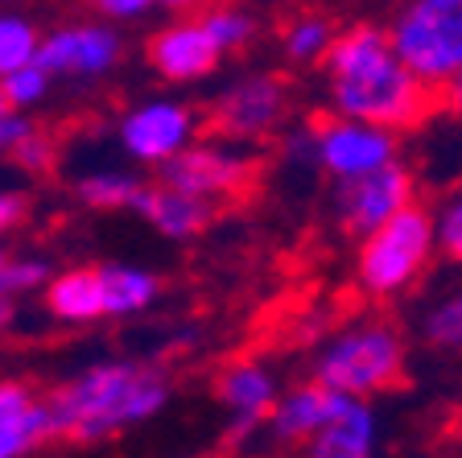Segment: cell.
I'll use <instances>...</instances> for the list:
<instances>
[{"label": "cell", "mask_w": 462, "mask_h": 458, "mask_svg": "<svg viewBox=\"0 0 462 458\" xmlns=\"http://www.w3.org/2000/svg\"><path fill=\"white\" fill-rule=\"evenodd\" d=\"M330 107L384 128H417L438 104V91L396 54L388 29L351 25L327 50Z\"/></svg>", "instance_id": "6da1fadb"}, {"label": "cell", "mask_w": 462, "mask_h": 458, "mask_svg": "<svg viewBox=\"0 0 462 458\" xmlns=\"http://www.w3.org/2000/svg\"><path fill=\"white\" fill-rule=\"evenodd\" d=\"M165 401H170V384L153 368L96 363L83 376L62 384L50 397V409H54L58 438L91 446V442H112L116 434L157 417Z\"/></svg>", "instance_id": "7a4b0ae2"}, {"label": "cell", "mask_w": 462, "mask_h": 458, "mask_svg": "<svg viewBox=\"0 0 462 458\" xmlns=\"http://www.w3.org/2000/svg\"><path fill=\"white\" fill-rule=\"evenodd\" d=\"M433 252H438V223L425 207L409 202L388 223H380L375 231H367L359 239L356 277L364 285V294L396 297L421 277Z\"/></svg>", "instance_id": "3957f363"}, {"label": "cell", "mask_w": 462, "mask_h": 458, "mask_svg": "<svg viewBox=\"0 0 462 458\" xmlns=\"http://www.w3.org/2000/svg\"><path fill=\"white\" fill-rule=\"evenodd\" d=\"M404 376V339L384 322H359L335 334L314 360V380L351 397L388 392Z\"/></svg>", "instance_id": "277c9868"}, {"label": "cell", "mask_w": 462, "mask_h": 458, "mask_svg": "<svg viewBox=\"0 0 462 458\" xmlns=\"http://www.w3.org/2000/svg\"><path fill=\"white\" fill-rule=\"evenodd\" d=\"M388 38L396 54L438 91L462 70V0H404Z\"/></svg>", "instance_id": "5b68a950"}, {"label": "cell", "mask_w": 462, "mask_h": 458, "mask_svg": "<svg viewBox=\"0 0 462 458\" xmlns=\"http://www.w3.org/2000/svg\"><path fill=\"white\" fill-rule=\"evenodd\" d=\"M409 202H413V173L396 157V162L380 165V170L356 173V178H335L330 215L338 220V228H343L346 236L364 239L367 231L388 223L396 210H404Z\"/></svg>", "instance_id": "8992f818"}, {"label": "cell", "mask_w": 462, "mask_h": 458, "mask_svg": "<svg viewBox=\"0 0 462 458\" xmlns=\"http://www.w3.org/2000/svg\"><path fill=\"white\" fill-rule=\"evenodd\" d=\"M314 136H318V165L330 178H356V173L380 170V165L396 162V153H401L396 128L356 120V116H338V112L335 120L318 125Z\"/></svg>", "instance_id": "52a82bcc"}, {"label": "cell", "mask_w": 462, "mask_h": 458, "mask_svg": "<svg viewBox=\"0 0 462 458\" xmlns=\"http://www.w3.org/2000/svg\"><path fill=\"white\" fill-rule=\"evenodd\" d=\"M285 107H289L285 79L248 75L219 91V99L211 107V125L215 133L231 136V141H260L285 120Z\"/></svg>", "instance_id": "ba28073f"}, {"label": "cell", "mask_w": 462, "mask_h": 458, "mask_svg": "<svg viewBox=\"0 0 462 458\" xmlns=\"http://www.w3.org/2000/svg\"><path fill=\"white\" fill-rule=\"evenodd\" d=\"M120 149L141 165H162L194 141V112L178 99H144L120 116Z\"/></svg>", "instance_id": "9c48e42d"}, {"label": "cell", "mask_w": 462, "mask_h": 458, "mask_svg": "<svg viewBox=\"0 0 462 458\" xmlns=\"http://www.w3.org/2000/svg\"><path fill=\"white\" fill-rule=\"evenodd\" d=\"M125 42L112 25H62L46 33L38 46V62L54 79H104L120 67Z\"/></svg>", "instance_id": "30bf717a"}, {"label": "cell", "mask_w": 462, "mask_h": 458, "mask_svg": "<svg viewBox=\"0 0 462 458\" xmlns=\"http://www.w3.org/2000/svg\"><path fill=\"white\" fill-rule=\"evenodd\" d=\"M162 182L178 186V191L202 194V199H223V194L244 191L256 173V165L244 157L240 149L227 145H186L178 157L157 165Z\"/></svg>", "instance_id": "8fae6325"}, {"label": "cell", "mask_w": 462, "mask_h": 458, "mask_svg": "<svg viewBox=\"0 0 462 458\" xmlns=\"http://www.w3.org/2000/svg\"><path fill=\"white\" fill-rule=\"evenodd\" d=\"M219 58L223 50L211 38V29H207L202 17L173 21V25L157 29L149 38V62L170 83H199V79H207L219 67Z\"/></svg>", "instance_id": "7c38bea8"}, {"label": "cell", "mask_w": 462, "mask_h": 458, "mask_svg": "<svg viewBox=\"0 0 462 458\" xmlns=\"http://www.w3.org/2000/svg\"><path fill=\"white\" fill-rule=\"evenodd\" d=\"M380 446V417L367 405V397H351L338 392L335 409H330L327 425L314 434L310 454L318 458H367Z\"/></svg>", "instance_id": "4fadbf2b"}, {"label": "cell", "mask_w": 462, "mask_h": 458, "mask_svg": "<svg viewBox=\"0 0 462 458\" xmlns=\"http://www.w3.org/2000/svg\"><path fill=\"white\" fill-rule=\"evenodd\" d=\"M133 210L141 220H149L165 239H194L199 231H207L215 207L211 199L190 191H178L170 182H157V186H141L133 199Z\"/></svg>", "instance_id": "5bb4252c"}, {"label": "cell", "mask_w": 462, "mask_h": 458, "mask_svg": "<svg viewBox=\"0 0 462 458\" xmlns=\"http://www.w3.org/2000/svg\"><path fill=\"white\" fill-rule=\"evenodd\" d=\"M335 388H327V384H301V388L285 392V397H277V405H273L269 413V434L273 442H281V446H293V442H314V434L327 425L330 409H335Z\"/></svg>", "instance_id": "9a60e30c"}, {"label": "cell", "mask_w": 462, "mask_h": 458, "mask_svg": "<svg viewBox=\"0 0 462 458\" xmlns=\"http://www.w3.org/2000/svg\"><path fill=\"white\" fill-rule=\"evenodd\" d=\"M46 310L58 322H75V326L107 318L99 268H67V273H54V277L46 281Z\"/></svg>", "instance_id": "2e32d148"}, {"label": "cell", "mask_w": 462, "mask_h": 458, "mask_svg": "<svg viewBox=\"0 0 462 458\" xmlns=\"http://www.w3.org/2000/svg\"><path fill=\"white\" fill-rule=\"evenodd\" d=\"M215 392H219V405L227 413H236V417H260V421H269L273 405L281 397L277 380H273V372L264 363H231V368H223Z\"/></svg>", "instance_id": "e0dca14e"}, {"label": "cell", "mask_w": 462, "mask_h": 458, "mask_svg": "<svg viewBox=\"0 0 462 458\" xmlns=\"http://www.w3.org/2000/svg\"><path fill=\"white\" fill-rule=\"evenodd\" d=\"M99 281H104L107 318L141 314L144 305H153L157 297V277L149 268H136V265H99Z\"/></svg>", "instance_id": "ac0fdd59"}, {"label": "cell", "mask_w": 462, "mask_h": 458, "mask_svg": "<svg viewBox=\"0 0 462 458\" xmlns=\"http://www.w3.org/2000/svg\"><path fill=\"white\" fill-rule=\"evenodd\" d=\"M144 182L128 170H96V173H83L75 182L79 199L87 207H99V210H112V207H133L136 191H141Z\"/></svg>", "instance_id": "d6986e66"}, {"label": "cell", "mask_w": 462, "mask_h": 458, "mask_svg": "<svg viewBox=\"0 0 462 458\" xmlns=\"http://www.w3.org/2000/svg\"><path fill=\"white\" fill-rule=\"evenodd\" d=\"M335 38H338V33H335V25H330L327 17L306 13V17H293L285 25V33H281V46H285V54L293 58V62H322Z\"/></svg>", "instance_id": "ffe728a7"}, {"label": "cell", "mask_w": 462, "mask_h": 458, "mask_svg": "<svg viewBox=\"0 0 462 458\" xmlns=\"http://www.w3.org/2000/svg\"><path fill=\"white\" fill-rule=\"evenodd\" d=\"M38 46H42V33L33 21L17 17V13H0V79L29 67L38 58Z\"/></svg>", "instance_id": "44dd1931"}, {"label": "cell", "mask_w": 462, "mask_h": 458, "mask_svg": "<svg viewBox=\"0 0 462 458\" xmlns=\"http://www.w3.org/2000/svg\"><path fill=\"white\" fill-rule=\"evenodd\" d=\"M50 438H58L54 409H50V401H38L17 425H5V430H0V458L29 454V450H38L42 442H50Z\"/></svg>", "instance_id": "7402d4cb"}, {"label": "cell", "mask_w": 462, "mask_h": 458, "mask_svg": "<svg viewBox=\"0 0 462 458\" xmlns=\"http://www.w3.org/2000/svg\"><path fill=\"white\" fill-rule=\"evenodd\" d=\"M421 334L438 351H462V289L433 305L421 322Z\"/></svg>", "instance_id": "603a6c76"}, {"label": "cell", "mask_w": 462, "mask_h": 458, "mask_svg": "<svg viewBox=\"0 0 462 458\" xmlns=\"http://www.w3.org/2000/svg\"><path fill=\"white\" fill-rule=\"evenodd\" d=\"M5 83V91H9V104L17 107V112H29V107H38L42 99L50 96V83H54V75H50L46 67H42L38 58L29 62V67L13 70V75L0 79Z\"/></svg>", "instance_id": "cb8c5ba5"}, {"label": "cell", "mask_w": 462, "mask_h": 458, "mask_svg": "<svg viewBox=\"0 0 462 458\" xmlns=\"http://www.w3.org/2000/svg\"><path fill=\"white\" fill-rule=\"evenodd\" d=\"M202 21H207V29H211V38L219 42L223 54H231V50H244L252 42V33H256V21H252V13L231 9V5H219V9H211Z\"/></svg>", "instance_id": "d4e9b609"}, {"label": "cell", "mask_w": 462, "mask_h": 458, "mask_svg": "<svg viewBox=\"0 0 462 458\" xmlns=\"http://www.w3.org/2000/svg\"><path fill=\"white\" fill-rule=\"evenodd\" d=\"M433 223H438V252H442L446 260H454V265H462V194H454V199L433 215Z\"/></svg>", "instance_id": "484cf974"}, {"label": "cell", "mask_w": 462, "mask_h": 458, "mask_svg": "<svg viewBox=\"0 0 462 458\" xmlns=\"http://www.w3.org/2000/svg\"><path fill=\"white\" fill-rule=\"evenodd\" d=\"M9 157L29 173H46V170H54V141L46 133H38V128H29Z\"/></svg>", "instance_id": "4316f807"}, {"label": "cell", "mask_w": 462, "mask_h": 458, "mask_svg": "<svg viewBox=\"0 0 462 458\" xmlns=\"http://www.w3.org/2000/svg\"><path fill=\"white\" fill-rule=\"evenodd\" d=\"M50 281V265L46 260H9L5 273H0V294H25V289H38Z\"/></svg>", "instance_id": "83f0119b"}, {"label": "cell", "mask_w": 462, "mask_h": 458, "mask_svg": "<svg viewBox=\"0 0 462 458\" xmlns=\"http://www.w3.org/2000/svg\"><path fill=\"white\" fill-rule=\"evenodd\" d=\"M33 405H38V397H33L25 384L0 380V430H5V425H17V421L25 417Z\"/></svg>", "instance_id": "f1b7e54d"}, {"label": "cell", "mask_w": 462, "mask_h": 458, "mask_svg": "<svg viewBox=\"0 0 462 458\" xmlns=\"http://www.w3.org/2000/svg\"><path fill=\"white\" fill-rule=\"evenodd\" d=\"M91 5H96L104 17H112V21H133V17H144L157 0H91Z\"/></svg>", "instance_id": "f546056e"}, {"label": "cell", "mask_w": 462, "mask_h": 458, "mask_svg": "<svg viewBox=\"0 0 462 458\" xmlns=\"http://www.w3.org/2000/svg\"><path fill=\"white\" fill-rule=\"evenodd\" d=\"M29 128H33V125H29V120L17 112V107H13V112H5V116H0V157H9V153L17 149V141H21V136L29 133Z\"/></svg>", "instance_id": "4dcf8cb0"}, {"label": "cell", "mask_w": 462, "mask_h": 458, "mask_svg": "<svg viewBox=\"0 0 462 458\" xmlns=\"http://www.w3.org/2000/svg\"><path fill=\"white\" fill-rule=\"evenodd\" d=\"M25 220V199L17 191H0V236Z\"/></svg>", "instance_id": "1f68e13d"}, {"label": "cell", "mask_w": 462, "mask_h": 458, "mask_svg": "<svg viewBox=\"0 0 462 458\" xmlns=\"http://www.w3.org/2000/svg\"><path fill=\"white\" fill-rule=\"evenodd\" d=\"M438 104H442L450 116H462V70H458V75H450L442 87H438Z\"/></svg>", "instance_id": "d6a6232c"}, {"label": "cell", "mask_w": 462, "mask_h": 458, "mask_svg": "<svg viewBox=\"0 0 462 458\" xmlns=\"http://www.w3.org/2000/svg\"><path fill=\"white\" fill-rule=\"evenodd\" d=\"M162 9H173V13H190V9H202V5H211V0H157Z\"/></svg>", "instance_id": "836d02e7"}, {"label": "cell", "mask_w": 462, "mask_h": 458, "mask_svg": "<svg viewBox=\"0 0 462 458\" xmlns=\"http://www.w3.org/2000/svg\"><path fill=\"white\" fill-rule=\"evenodd\" d=\"M13 310H17V305H13V297H9V294H0V331H5V326L13 322Z\"/></svg>", "instance_id": "e575fe53"}, {"label": "cell", "mask_w": 462, "mask_h": 458, "mask_svg": "<svg viewBox=\"0 0 462 458\" xmlns=\"http://www.w3.org/2000/svg\"><path fill=\"white\" fill-rule=\"evenodd\" d=\"M5 112H13V104H9V91H5V83H0V116Z\"/></svg>", "instance_id": "d590c367"}, {"label": "cell", "mask_w": 462, "mask_h": 458, "mask_svg": "<svg viewBox=\"0 0 462 458\" xmlns=\"http://www.w3.org/2000/svg\"><path fill=\"white\" fill-rule=\"evenodd\" d=\"M5 265H9V252H5V244H0V273H5Z\"/></svg>", "instance_id": "8d00e7d4"}, {"label": "cell", "mask_w": 462, "mask_h": 458, "mask_svg": "<svg viewBox=\"0 0 462 458\" xmlns=\"http://www.w3.org/2000/svg\"><path fill=\"white\" fill-rule=\"evenodd\" d=\"M0 5H13V0H0Z\"/></svg>", "instance_id": "74e56055"}]
</instances>
